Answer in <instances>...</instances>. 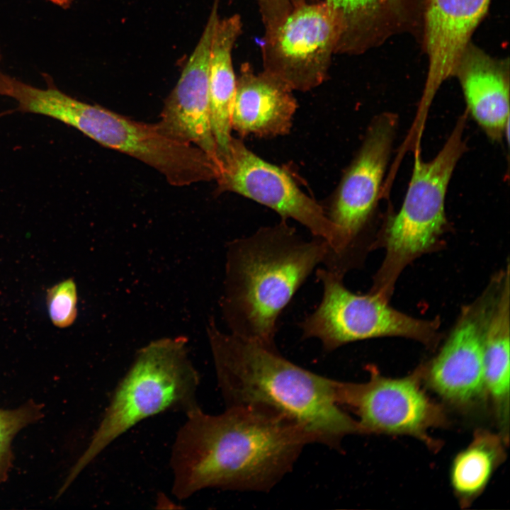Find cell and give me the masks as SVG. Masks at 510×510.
Segmentation results:
<instances>
[{
  "label": "cell",
  "instance_id": "obj_15",
  "mask_svg": "<svg viewBox=\"0 0 510 510\" xmlns=\"http://www.w3.org/2000/svg\"><path fill=\"white\" fill-rule=\"evenodd\" d=\"M297 107L292 91L281 81L266 72L256 74L249 64H242L236 79L232 130L243 137L287 135Z\"/></svg>",
  "mask_w": 510,
  "mask_h": 510
},
{
  "label": "cell",
  "instance_id": "obj_9",
  "mask_svg": "<svg viewBox=\"0 0 510 510\" xmlns=\"http://www.w3.org/2000/svg\"><path fill=\"white\" fill-rule=\"evenodd\" d=\"M397 125L396 115L390 113L373 120L327 212L338 230L341 246L324 268L341 276L355 265L360 237L378 200Z\"/></svg>",
  "mask_w": 510,
  "mask_h": 510
},
{
  "label": "cell",
  "instance_id": "obj_8",
  "mask_svg": "<svg viewBox=\"0 0 510 510\" xmlns=\"http://www.w3.org/2000/svg\"><path fill=\"white\" fill-rule=\"evenodd\" d=\"M368 381L334 380L337 404L357 416L361 434L407 435L432 446L428 431L446 425L443 407L422 390L423 367L403 378H387L369 367Z\"/></svg>",
  "mask_w": 510,
  "mask_h": 510
},
{
  "label": "cell",
  "instance_id": "obj_13",
  "mask_svg": "<svg viewBox=\"0 0 510 510\" xmlns=\"http://www.w3.org/2000/svg\"><path fill=\"white\" fill-rule=\"evenodd\" d=\"M217 6L218 0H215L198 43L166 99L157 124L168 137L200 149L218 168L217 149L210 122L208 82L211 41L220 19Z\"/></svg>",
  "mask_w": 510,
  "mask_h": 510
},
{
  "label": "cell",
  "instance_id": "obj_14",
  "mask_svg": "<svg viewBox=\"0 0 510 510\" xmlns=\"http://www.w3.org/2000/svg\"><path fill=\"white\" fill-rule=\"evenodd\" d=\"M490 0H429L426 13L429 69L417 112L426 118L442 83L455 74L469 39L485 14Z\"/></svg>",
  "mask_w": 510,
  "mask_h": 510
},
{
  "label": "cell",
  "instance_id": "obj_22",
  "mask_svg": "<svg viewBox=\"0 0 510 510\" xmlns=\"http://www.w3.org/2000/svg\"><path fill=\"white\" fill-rule=\"evenodd\" d=\"M77 290L72 278L66 279L47 290L46 304L52 324L59 328L72 325L77 316Z\"/></svg>",
  "mask_w": 510,
  "mask_h": 510
},
{
  "label": "cell",
  "instance_id": "obj_19",
  "mask_svg": "<svg viewBox=\"0 0 510 510\" xmlns=\"http://www.w3.org/2000/svg\"><path fill=\"white\" fill-rule=\"evenodd\" d=\"M507 442L501 434L477 430L470 443L455 456L450 482L462 507L470 506L487 487L505 460Z\"/></svg>",
  "mask_w": 510,
  "mask_h": 510
},
{
  "label": "cell",
  "instance_id": "obj_3",
  "mask_svg": "<svg viewBox=\"0 0 510 510\" xmlns=\"http://www.w3.org/2000/svg\"><path fill=\"white\" fill-rule=\"evenodd\" d=\"M327 251L324 239H305L285 220L232 241L221 298L230 333L275 346L280 314Z\"/></svg>",
  "mask_w": 510,
  "mask_h": 510
},
{
  "label": "cell",
  "instance_id": "obj_17",
  "mask_svg": "<svg viewBox=\"0 0 510 510\" xmlns=\"http://www.w3.org/2000/svg\"><path fill=\"white\" fill-rule=\"evenodd\" d=\"M239 15L219 19L212 35L208 69L210 122L218 161L229 151L231 114L236 90L232 50L241 31Z\"/></svg>",
  "mask_w": 510,
  "mask_h": 510
},
{
  "label": "cell",
  "instance_id": "obj_11",
  "mask_svg": "<svg viewBox=\"0 0 510 510\" xmlns=\"http://www.w3.org/2000/svg\"><path fill=\"white\" fill-rule=\"evenodd\" d=\"M505 271L496 275L482 294L463 307L446 341L422 378L445 402L468 409L486 400L483 361L485 335Z\"/></svg>",
  "mask_w": 510,
  "mask_h": 510
},
{
  "label": "cell",
  "instance_id": "obj_7",
  "mask_svg": "<svg viewBox=\"0 0 510 510\" xmlns=\"http://www.w3.org/2000/svg\"><path fill=\"white\" fill-rule=\"evenodd\" d=\"M316 276L322 296L316 309L300 324L303 339L319 340L331 352L351 342L382 336H400L432 347L438 342L440 321L402 313L378 295H359L344 285L343 277L322 268Z\"/></svg>",
  "mask_w": 510,
  "mask_h": 510
},
{
  "label": "cell",
  "instance_id": "obj_18",
  "mask_svg": "<svg viewBox=\"0 0 510 510\" xmlns=\"http://www.w3.org/2000/svg\"><path fill=\"white\" fill-rule=\"evenodd\" d=\"M509 280L500 289L487 329L484 347V382L486 400L508 440L509 423L510 312Z\"/></svg>",
  "mask_w": 510,
  "mask_h": 510
},
{
  "label": "cell",
  "instance_id": "obj_5",
  "mask_svg": "<svg viewBox=\"0 0 510 510\" xmlns=\"http://www.w3.org/2000/svg\"><path fill=\"white\" fill-rule=\"evenodd\" d=\"M186 344L183 336L164 338L137 353L62 492L110 444L142 420L170 410L186 414L199 407L200 377Z\"/></svg>",
  "mask_w": 510,
  "mask_h": 510
},
{
  "label": "cell",
  "instance_id": "obj_6",
  "mask_svg": "<svg viewBox=\"0 0 510 510\" xmlns=\"http://www.w3.org/2000/svg\"><path fill=\"white\" fill-rule=\"evenodd\" d=\"M466 113L458 120L436 156L424 162L414 151L412 174L402 205L387 222L382 244L385 258L370 293L389 301L404 268L437 244L446 226L445 200L454 169L465 152Z\"/></svg>",
  "mask_w": 510,
  "mask_h": 510
},
{
  "label": "cell",
  "instance_id": "obj_25",
  "mask_svg": "<svg viewBox=\"0 0 510 510\" xmlns=\"http://www.w3.org/2000/svg\"><path fill=\"white\" fill-rule=\"evenodd\" d=\"M307 0H290L293 8L301 5L305 4Z\"/></svg>",
  "mask_w": 510,
  "mask_h": 510
},
{
  "label": "cell",
  "instance_id": "obj_16",
  "mask_svg": "<svg viewBox=\"0 0 510 510\" xmlns=\"http://www.w3.org/2000/svg\"><path fill=\"white\" fill-rule=\"evenodd\" d=\"M455 74L469 113L492 140L502 141L506 136L509 118V76L504 64L468 45Z\"/></svg>",
  "mask_w": 510,
  "mask_h": 510
},
{
  "label": "cell",
  "instance_id": "obj_2",
  "mask_svg": "<svg viewBox=\"0 0 510 510\" xmlns=\"http://www.w3.org/2000/svg\"><path fill=\"white\" fill-rule=\"evenodd\" d=\"M208 333L226 407L274 411L300 426L313 443L334 449L346 436L361 434L356 420L335 400L334 380L295 364L276 346L224 333L213 322Z\"/></svg>",
  "mask_w": 510,
  "mask_h": 510
},
{
  "label": "cell",
  "instance_id": "obj_12",
  "mask_svg": "<svg viewBox=\"0 0 510 510\" xmlns=\"http://www.w3.org/2000/svg\"><path fill=\"white\" fill-rule=\"evenodd\" d=\"M339 31L325 2L295 7L262 47L264 72L291 91H309L324 80Z\"/></svg>",
  "mask_w": 510,
  "mask_h": 510
},
{
  "label": "cell",
  "instance_id": "obj_4",
  "mask_svg": "<svg viewBox=\"0 0 510 510\" xmlns=\"http://www.w3.org/2000/svg\"><path fill=\"white\" fill-rule=\"evenodd\" d=\"M12 98L17 111L43 115L72 126L100 144L149 165L172 186L210 181L217 176V167L208 154L168 137L157 123L138 122L81 101L51 84L42 89L18 81Z\"/></svg>",
  "mask_w": 510,
  "mask_h": 510
},
{
  "label": "cell",
  "instance_id": "obj_21",
  "mask_svg": "<svg viewBox=\"0 0 510 510\" xmlns=\"http://www.w3.org/2000/svg\"><path fill=\"white\" fill-rule=\"evenodd\" d=\"M41 408L28 402L13 409H0V483L5 480L12 460L11 442L16 434L38 420Z\"/></svg>",
  "mask_w": 510,
  "mask_h": 510
},
{
  "label": "cell",
  "instance_id": "obj_24",
  "mask_svg": "<svg viewBox=\"0 0 510 510\" xmlns=\"http://www.w3.org/2000/svg\"><path fill=\"white\" fill-rule=\"evenodd\" d=\"M9 76L0 71V96H6L8 87Z\"/></svg>",
  "mask_w": 510,
  "mask_h": 510
},
{
  "label": "cell",
  "instance_id": "obj_23",
  "mask_svg": "<svg viewBox=\"0 0 510 510\" xmlns=\"http://www.w3.org/2000/svg\"><path fill=\"white\" fill-rule=\"evenodd\" d=\"M266 32L274 30L293 11L290 0H257Z\"/></svg>",
  "mask_w": 510,
  "mask_h": 510
},
{
  "label": "cell",
  "instance_id": "obj_20",
  "mask_svg": "<svg viewBox=\"0 0 510 510\" xmlns=\"http://www.w3.org/2000/svg\"><path fill=\"white\" fill-rule=\"evenodd\" d=\"M399 0H326L336 22L339 38L336 51L356 47L384 10Z\"/></svg>",
  "mask_w": 510,
  "mask_h": 510
},
{
  "label": "cell",
  "instance_id": "obj_10",
  "mask_svg": "<svg viewBox=\"0 0 510 510\" xmlns=\"http://www.w3.org/2000/svg\"><path fill=\"white\" fill-rule=\"evenodd\" d=\"M215 181L220 192L236 193L264 205L281 220L293 219L312 237L324 239L328 244L325 261L338 254L339 234L323 208L302 191L284 169L257 156L240 140L232 137L227 154L219 160Z\"/></svg>",
  "mask_w": 510,
  "mask_h": 510
},
{
  "label": "cell",
  "instance_id": "obj_1",
  "mask_svg": "<svg viewBox=\"0 0 510 510\" xmlns=\"http://www.w3.org/2000/svg\"><path fill=\"white\" fill-rule=\"evenodd\" d=\"M186 416L170 457L179 500L208 488L268 492L313 443L297 424L261 407H226L217 414L198 407Z\"/></svg>",
  "mask_w": 510,
  "mask_h": 510
}]
</instances>
